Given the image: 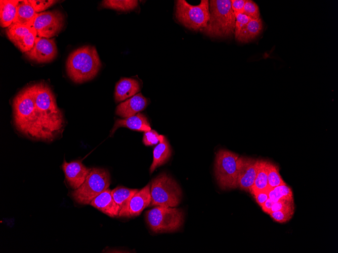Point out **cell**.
Returning <instances> with one entry per match:
<instances>
[{
  "label": "cell",
  "instance_id": "obj_1",
  "mask_svg": "<svg viewBox=\"0 0 338 253\" xmlns=\"http://www.w3.org/2000/svg\"><path fill=\"white\" fill-rule=\"evenodd\" d=\"M36 113L46 142L59 138L65 126L62 112L58 107L50 86L44 81L31 84Z\"/></svg>",
  "mask_w": 338,
  "mask_h": 253
},
{
  "label": "cell",
  "instance_id": "obj_2",
  "mask_svg": "<svg viewBox=\"0 0 338 253\" xmlns=\"http://www.w3.org/2000/svg\"><path fill=\"white\" fill-rule=\"evenodd\" d=\"M13 116L16 129L31 139L45 141L37 117L31 84L21 89L13 100Z\"/></svg>",
  "mask_w": 338,
  "mask_h": 253
},
{
  "label": "cell",
  "instance_id": "obj_3",
  "mask_svg": "<svg viewBox=\"0 0 338 253\" xmlns=\"http://www.w3.org/2000/svg\"><path fill=\"white\" fill-rule=\"evenodd\" d=\"M102 64L94 46L83 45L71 52L66 62V69L70 79L76 83L93 79Z\"/></svg>",
  "mask_w": 338,
  "mask_h": 253
},
{
  "label": "cell",
  "instance_id": "obj_4",
  "mask_svg": "<svg viewBox=\"0 0 338 253\" xmlns=\"http://www.w3.org/2000/svg\"><path fill=\"white\" fill-rule=\"evenodd\" d=\"M209 10L208 22L201 31L211 37H226L234 34L236 17L231 0H210Z\"/></svg>",
  "mask_w": 338,
  "mask_h": 253
},
{
  "label": "cell",
  "instance_id": "obj_5",
  "mask_svg": "<svg viewBox=\"0 0 338 253\" xmlns=\"http://www.w3.org/2000/svg\"><path fill=\"white\" fill-rule=\"evenodd\" d=\"M242 157L226 149L217 153L215 163V173L218 183L222 189L237 187Z\"/></svg>",
  "mask_w": 338,
  "mask_h": 253
},
{
  "label": "cell",
  "instance_id": "obj_6",
  "mask_svg": "<svg viewBox=\"0 0 338 253\" xmlns=\"http://www.w3.org/2000/svg\"><path fill=\"white\" fill-rule=\"evenodd\" d=\"M150 194L149 206L175 207L180 203L182 196L179 184L165 173L160 174L152 180Z\"/></svg>",
  "mask_w": 338,
  "mask_h": 253
},
{
  "label": "cell",
  "instance_id": "obj_7",
  "mask_svg": "<svg viewBox=\"0 0 338 253\" xmlns=\"http://www.w3.org/2000/svg\"><path fill=\"white\" fill-rule=\"evenodd\" d=\"M110 184L109 171L104 168L91 169L83 183L76 189L72 191L70 195L78 204L88 205Z\"/></svg>",
  "mask_w": 338,
  "mask_h": 253
},
{
  "label": "cell",
  "instance_id": "obj_8",
  "mask_svg": "<svg viewBox=\"0 0 338 253\" xmlns=\"http://www.w3.org/2000/svg\"><path fill=\"white\" fill-rule=\"evenodd\" d=\"M145 219L155 233L172 232L178 230L183 225L184 213L174 207L156 206L146 211Z\"/></svg>",
  "mask_w": 338,
  "mask_h": 253
},
{
  "label": "cell",
  "instance_id": "obj_9",
  "mask_svg": "<svg viewBox=\"0 0 338 253\" xmlns=\"http://www.w3.org/2000/svg\"><path fill=\"white\" fill-rule=\"evenodd\" d=\"M175 7L176 18L186 27L197 30L206 26L209 19L208 0H201L196 6L190 5L185 0H178Z\"/></svg>",
  "mask_w": 338,
  "mask_h": 253
},
{
  "label": "cell",
  "instance_id": "obj_10",
  "mask_svg": "<svg viewBox=\"0 0 338 253\" xmlns=\"http://www.w3.org/2000/svg\"><path fill=\"white\" fill-rule=\"evenodd\" d=\"M64 24V14L55 9L37 13L33 27L38 37L51 38L61 31Z\"/></svg>",
  "mask_w": 338,
  "mask_h": 253
},
{
  "label": "cell",
  "instance_id": "obj_11",
  "mask_svg": "<svg viewBox=\"0 0 338 253\" xmlns=\"http://www.w3.org/2000/svg\"><path fill=\"white\" fill-rule=\"evenodd\" d=\"M58 54L54 38L36 37L33 47L24 53L29 60L37 63H46L53 61Z\"/></svg>",
  "mask_w": 338,
  "mask_h": 253
},
{
  "label": "cell",
  "instance_id": "obj_12",
  "mask_svg": "<svg viewBox=\"0 0 338 253\" xmlns=\"http://www.w3.org/2000/svg\"><path fill=\"white\" fill-rule=\"evenodd\" d=\"M62 167L66 180L73 190L78 188L83 183L91 170L83 165L80 160L70 162L64 160Z\"/></svg>",
  "mask_w": 338,
  "mask_h": 253
},
{
  "label": "cell",
  "instance_id": "obj_13",
  "mask_svg": "<svg viewBox=\"0 0 338 253\" xmlns=\"http://www.w3.org/2000/svg\"><path fill=\"white\" fill-rule=\"evenodd\" d=\"M259 160L242 157L237 187L240 189L249 191L254 185L259 167Z\"/></svg>",
  "mask_w": 338,
  "mask_h": 253
},
{
  "label": "cell",
  "instance_id": "obj_14",
  "mask_svg": "<svg viewBox=\"0 0 338 253\" xmlns=\"http://www.w3.org/2000/svg\"><path fill=\"white\" fill-rule=\"evenodd\" d=\"M90 205L110 217H118L119 207L114 201L109 188L95 197Z\"/></svg>",
  "mask_w": 338,
  "mask_h": 253
},
{
  "label": "cell",
  "instance_id": "obj_15",
  "mask_svg": "<svg viewBox=\"0 0 338 253\" xmlns=\"http://www.w3.org/2000/svg\"><path fill=\"white\" fill-rule=\"evenodd\" d=\"M148 104L147 99L139 93L119 104L116 108V114L123 118L129 117L143 111Z\"/></svg>",
  "mask_w": 338,
  "mask_h": 253
},
{
  "label": "cell",
  "instance_id": "obj_16",
  "mask_svg": "<svg viewBox=\"0 0 338 253\" xmlns=\"http://www.w3.org/2000/svg\"><path fill=\"white\" fill-rule=\"evenodd\" d=\"M151 183L148 184L141 190H139L131 198L128 217L139 216L151 202L150 194Z\"/></svg>",
  "mask_w": 338,
  "mask_h": 253
},
{
  "label": "cell",
  "instance_id": "obj_17",
  "mask_svg": "<svg viewBox=\"0 0 338 253\" xmlns=\"http://www.w3.org/2000/svg\"><path fill=\"white\" fill-rule=\"evenodd\" d=\"M121 127H127L132 130L144 132L151 129L150 125L147 117L140 113L125 118L124 119L116 120L113 127L111 130L110 135H113L115 130Z\"/></svg>",
  "mask_w": 338,
  "mask_h": 253
},
{
  "label": "cell",
  "instance_id": "obj_18",
  "mask_svg": "<svg viewBox=\"0 0 338 253\" xmlns=\"http://www.w3.org/2000/svg\"><path fill=\"white\" fill-rule=\"evenodd\" d=\"M141 89V84L136 79L122 78L116 84L114 97L116 102L134 96Z\"/></svg>",
  "mask_w": 338,
  "mask_h": 253
},
{
  "label": "cell",
  "instance_id": "obj_19",
  "mask_svg": "<svg viewBox=\"0 0 338 253\" xmlns=\"http://www.w3.org/2000/svg\"><path fill=\"white\" fill-rule=\"evenodd\" d=\"M139 190L118 186L111 190V194L115 203L120 209L118 217H128L129 204L132 196Z\"/></svg>",
  "mask_w": 338,
  "mask_h": 253
},
{
  "label": "cell",
  "instance_id": "obj_20",
  "mask_svg": "<svg viewBox=\"0 0 338 253\" xmlns=\"http://www.w3.org/2000/svg\"><path fill=\"white\" fill-rule=\"evenodd\" d=\"M37 13L29 0L19 1L16 16L13 23L33 27Z\"/></svg>",
  "mask_w": 338,
  "mask_h": 253
},
{
  "label": "cell",
  "instance_id": "obj_21",
  "mask_svg": "<svg viewBox=\"0 0 338 253\" xmlns=\"http://www.w3.org/2000/svg\"><path fill=\"white\" fill-rule=\"evenodd\" d=\"M171 155V146L164 136L154 148L153 162L149 169L150 173H153L156 168L166 163Z\"/></svg>",
  "mask_w": 338,
  "mask_h": 253
},
{
  "label": "cell",
  "instance_id": "obj_22",
  "mask_svg": "<svg viewBox=\"0 0 338 253\" xmlns=\"http://www.w3.org/2000/svg\"><path fill=\"white\" fill-rule=\"evenodd\" d=\"M19 1L1 0V26L7 28L14 21L17 14V6Z\"/></svg>",
  "mask_w": 338,
  "mask_h": 253
},
{
  "label": "cell",
  "instance_id": "obj_23",
  "mask_svg": "<svg viewBox=\"0 0 338 253\" xmlns=\"http://www.w3.org/2000/svg\"><path fill=\"white\" fill-rule=\"evenodd\" d=\"M262 28V21L260 18L251 19L244 26L235 39L239 42H248L257 37Z\"/></svg>",
  "mask_w": 338,
  "mask_h": 253
},
{
  "label": "cell",
  "instance_id": "obj_24",
  "mask_svg": "<svg viewBox=\"0 0 338 253\" xmlns=\"http://www.w3.org/2000/svg\"><path fill=\"white\" fill-rule=\"evenodd\" d=\"M267 161L259 160L257 176L249 192L269 189L267 172Z\"/></svg>",
  "mask_w": 338,
  "mask_h": 253
},
{
  "label": "cell",
  "instance_id": "obj_25",
  "mask_svg": "<svg viewBox=\"0 0 338 253\" xmlns=\"http://www.w3.org/2000/svg\"><path fill=\"white\" fill-rule=\"evenodd\" d=\"M33 28V27L13 23L6 28L5 32L8 38L14 43L29 33Z\"/></svg>",
  "mask_w": 338,
  "mask_h": 253
},
{
  "label": "cell",
  "instance_id": "obj_26",
  "mask_svg": "<svg viewBox=\"0 0 338 253\" xmlns=\"http://www.w3.org/2000/svg\"><path fill=\"white\" fill-rule=\"evenodd\" d=\"M268 193L269 198L273 203L281 199H293L292 190L286 184L269 189Z\"/></svg>",
  "mask_w": 338,
  "mask_h": 253
},
{
  "label": "cell",
  "instance_id": "obj_27",
  "mask_svg": "<svg viewBox=\"0 0 338 253\" xmlns=\"http://www.w3.org/2000/svg\"><path fill=\"white\" fill-rule=\"evenodd\" d=\"M138 4V1L133 0H105L101 3V6L116 10L125 11L135 9Z\"/></svg>",
  "mask_w": 338,
  "mask_h": 253
},
{
  "label": "cell",
  "instance_id": "obj_28",
  "mask_svg": "<svg viewBox=\"0 0 338 253\" xmlns=\"http://www.w3.org/2000/svg\"><path fill=\"white\" fill-rule=\"evenodd\" d=\"M266 166L269 189L286 184L281 178L279 172L278 167L276 164L267 161Z\"/></svg>",
  "mask_w": 338,
  "mask_h": 253
},
{
  "label": "cell",
  "instance_id": "obj_29",
  "mask_svg": "<svg viewBox=\"0 0 338 253\" xmlns=\"http://www.w3.org/2000/svg\"><path fill=\"white\" fill-rule=\"evenodd\" d=\"M37 32L35 29L32 30L21 39L14 43V44L21 52L25 53L29 51L33 47L37 36Z\"/></svg>",
  "mask_w": 338,
  "mask_h": 253
},
{
  "label": "cell",
  "instance_id": "obj_30",
  "mask_svg": "<svg viewBox=\"0 0 338 253\" xmlns=\"http://www.w3.org/2000/svg\"><path fill=\"white\" fill-rule=\"evenodd\" d=\"M294 213V204L281 210L272 212L269 215L274 221L280 223H284L291 219Z\"/></svg>",
  "mask_w": 338,
  "mask_h": 253
},
{
  "label": "cell",
  "instance_id": "obj_31",
  "mask_svg": "<svg viewBox=\"0 0 338 253\" xmlns=\"http://www.w3.org/2000/svg\"><path fill=\"white\" fill-rule=\"evenodd\" d=\"M164 136L159 134L154 130H149L144 132L143 142L146 146L153 145L161 141Z\"/></svg>",
  "mask_w": 338,
  "mask_h": 253
},
{
  "label": "cell",
  "instance_id": "obj_32",
  "mask_svg": "<svg viewBox=\"0 0 338 253\" xmlns=\"http://www.w3.org/2000/svg\"><path fill=\"white\" fill-rule=\"evenodd\" d=\"M242 14L251 19L260 18V11L258 6L252 1L246 0Z\"/></svg>",
  "mask_w": 338,
  "mask_h": 253
},
{
  "label": "cell",
  "instance_id": "obj_33",
  "mask_svg": "<svg viewBox=\"0 0 338 253\" xmlns=\"http://www.w3.org/2000/svg\"><path fill=\"white\" fill-rule=\"evenodd\" d=\"M32 6L34 8L35 11L38 13L41 12L55 4L57 3V1L48 0V1H37V0H29Z\"/></svg>",
  "mask_w": 338,
  "mask_h": 253
},
{
  "label": "cell",
  "instance_id": "obj_34",
  "mask_svg": "<svg viewBox=\"0 0 338 253\" xmlns=\"http://www.w3.org/2000/svg\"><path fill=\"white\" fill-rule=\"evenodd\" d=\"M235 17L236 20L234 34L236 38L244 26L251 19L243 14H238L235 15Z\"/></svg>",
  "mask_w": 338,
  "mask_h": 253
},
{
  "label": "cell",
  "instance_id": "obj_35",
  "mask_svg": "<svg viewBox=\"0 0 338 253\" xmlns=\"http://www.w3.org/2000/svg\"><path fill=\"white\" fill-rule=\"evenodd\" d=\"M268 192V189L252 191L250 192L255 197L257 204L262 207L264 203L269 198Z\"/></svg>",
  "mask_w": 338,
  "mask_h": 253
},
{
  "label": "cell",
  "instance_id": "obj_36",
  "mask_svg": "<svg viewBox=\"0 0 338 253\" xmlns=\"http://www.w3.org/2000/svg\"><path fill=\"white\" fill-rule=\"evenodd\" d=\"M293 204H294L293 199H281L277 202L274 203L270 211L269 214L272 212L278 211L284 209Z\"/></svg>",
  "mask_w": 338,
  "mask_h": 253
},
{
  "label": "cell",
  "instance_id": "obj_37",
  "mask_svg": "<svg viewBox=\"0 0 338 253\" xmlns=\"http://www.w3.org/2000/svg\"><path fill=\"white\" fill-rule=\"evenodd\" d=\"M246 0H231V5L235 15L242 14Z\"/></svg>",
  "mask_w": 338,
  "mask_h": 253
},
{
  "label": "cell",
  "instance_id": "obj_38",
  "mask_svg": "<svg viewBox=\"0 0 338 253\" xmlns=\"http://www.w3.org/2000/svg\"><path fill=\"white\" fill-rule=\"evenodd\" d=\"M273 203H274L269 198H268L262 206L261 208L262 210L265 213L269 215L270 211L272 208Z\"/></svg>",
  "mask_w": 338,
  "mask_h": 253
}]
</instances>
